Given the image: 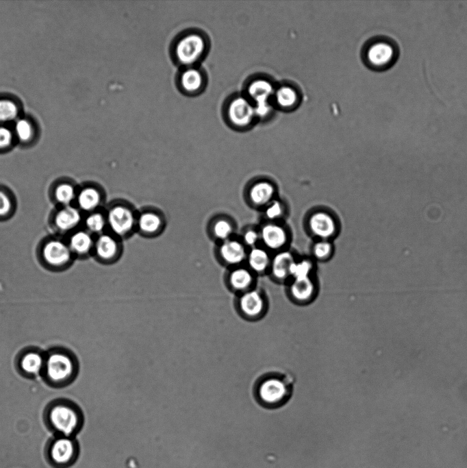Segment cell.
Returning <instances> with one entry per match:
<instances>
[{
    "instance_id": "6da1fadb",
    "label": "cell",
    "mask_w": 467,
    "mask_h": 468,
    "mask_svg": "<svg viewBox=\"0 0 467 468\" xmlns=\"http://www.w3.org/2000/svg\"><path fill=\"white\" fill-rule=\"evenodd\" d=\"M78 369L77 360L71 352L55 348L45 354L42 375L50 386L63 387L75 380Z\"/></svg>"
},
{
    "instance_id": "7a4b0ae2",
    "label": "cell",
    "mask_w": 467,
    "mask_h": 468,
    "mask_svg": "<svg viewBox=\"0 0 467 468\" xmlns=\"http://www.w3.org/2000/svg\"><path fill=\"white\" fill-rule=\"evenodd\" d=\"M47 417L50 426L65 436L75 432L82 423V414L78 406L65 399L51 402Z\"/></svg>"
},
{
    "instance_id": "3957f363",
    "label": "cell",
    "mask_w": 467,
    "mask_h": 468,
    "mask_svg": "<svg viewBox=\"0 0 467 468\" xmlns=\"http://www.w3.org/2000/svg\"><path fill=\"white\" fill-rule=\"evenodd\" d=\"M108 228L120 239L126 238L136 230L137 213L126 203L112 204L106 212Z\"/></svg>"
},
{
    "instance_id": "277c9868",
    "label": "cell",
    "mask_w": 467,
    "mask_h": 468,
    "mask_svg": "<svg viewBox=\"0 0 467 468\" xmlns=\"http://www.w3.org/2000/svg\"><path fill=\"white\" fill-rule=\"evenodd\" d=\"M206 48V40L201 34L188 33L177 41L175 58L181 64L190 66L202 58Z\"/></svg>"
},
{
    "instance_id": "5b68a950",
    "label": "cell",
    "mask_w": 467,
    "mask_h": 468,
    "mask_svg": "<svg viewBox=\"0 0 467 468\" xmlns=\"http://www.w3.org/2000/svg\"><path fill=\"white\" fill-rule=\"evenodd\" d=\"M260 242L268 251L283 250L288 242V232L284 226L277 222L268 221L259 230Z\"/></svg>"
},
{
    "instance_id": "8992f818",
    "label": "cell",
    "mask_w": 467,
    "mask_h": 468,
    "mask_svg": "<svg viewBox=\"0 0 467 468\" xmlns=\"http://www.w3.org/2000/svg\"><path fill=\"white\" fill-rule=\"evenodd\" d=\"M97 257L103 262H115L122 253L121 239L110 232L101 234L94 240V248Z\"/></svg>"
},
{
    "instance_id": "52a82bcc",
    "label": "cell",
    "mask_w": 467,
    "mask_h": 468,
    "mask_svg": "<svg viewBox=\"0 0 467 468\" xmlns=\"http://www.w3.org/2000/svg\"><path fill=\"white\" fill-rule=\"evenodd\" d=\"M236 308L244 317L257 319L264 312L266 302L259 291L251 288L240 294L236 301Z\"/></svg>"
},
{
    "instance_id": "ba28073f",
    "label": "cell",
    "mask_w": 467,
    "mask_h": 468,
    "mask_svg": "<svg viewBox=\"0 0 467 468\" xmlns=\"http://www.w3.org/2000/svg\"><path fill=\"white\" fill-rule=\"evenodd\" d=\"M307 225L312 234L318 240H329L334 236L338 225L334 217L324 210H318L311 214Z\"/></svg>"
},
{
    "instance_id": "9c48e42d",
    "label": "cell",
    "mask_w": 467,
    "mask_h": 468,
    "mask_svg": "<svg viewBox=\"0 0 467 468\" xmlns=\"http://www.w3.org/2000/svg\"><path fill=\"white\" fill-rule=\"evenodd\" d=\"M164 216L155 209H144L137 214L136 231L147 237L159 235L164 229Z\"/></svg>"
},
{
    "instance_id": "30bf717a",
    "label": "cell",
    "mask_w": 467,
    "mask_h": 468,
    "mask_svg": "<svg viewBox=\"0 0 467 468\" xmlns=\"http://www.w3.org/2000/svg\"><path fill=\"white\" fill-rule=\"evenodd\" d=\"M247 247L241 240L233 237L219 243L217 254L219 260L226 265L235 267L246 260Z\"/></svg>"
},
{
    "instance_id": "8fae6325",
    "label": "cell",
    "mask_w": 467,
    "mask_h": 468,
    "mask_svg": "<svg viewBox=\"0 0 467 468\" xmlns=\"http://www.w3.org/2000/svg\"><path fill=\"white\" fill-rule=\"evenodd\" d=\"M396 47L390 41L381 40L370 45L366 52L370 65L375 68H386L396 60Z\"/></svg>"
},
{
    "instance_id": "7c38bea8",
    "label": "cell",
    "mask_w": 467,
    "mask_h": 468,
    "mask_svg": "<svg viewBox=\"0 0 467 468\" xmlns=\"http://www.w3.org/2000/svg\"><path fill=\"white\" fill-rule=\"evenodd\" d=\"M227 116L231 125L239 127H246L255 116L254 106L244 97H235L227 106Z\"/></svg>"
},
{
    "instance_id": "4fadbf2b",
    "label": "cell",
    "mask_w": 467,
    "mask_h": 468,
    "mask_svg": "<svg viewBox=\"0 0 467 468\" xmlns=\"http://www.w3.org/2000/svg\"><path fill=\"white\" fill-rule=\"evenodd\" d=\"M287 394V385L278 378H266L258 386L259 398L266 404H277L285 399Z\"/></svg>"
},
{
    "instance_id": "5bb4252c",
    "label": "cell",
    "mask_w": 467,
    "mask_h": 468,
    "mask_svg": "<svg viewBox=\"0 0 467 468\" xmlns=\"http://www.w3.org/2000/svg\"><path fill=\"white\" fill-rule=\"evenodd\" d=\"M72 251L68 244L60 240H51L42 249L45 261L51 266L60 267L68 262Z\"/></svg>"
},
{
    "instance_id": "9a60e30c",
    "label": "cell",
    "mask_w": 467,
    "mask_h": 468,
    "mask_svg": "<svg viewBox=\"0 0 467 468\" xmlns=\"http://www.w3.org/2000/svg\"><path fill=\"white\" fill-rule=\"evenodd\" d=\"M45 354L38 349H28L22 353L18 360L20 372L26 377L33 378L42 374Z\"/></svg>"
},
{
    "instance_id": "2e32d148",
    "label": "cell",
    "mask_w": 467,
    "mask_h": 468,
    "mask_svg": "<svg viewBox=\"0 0 467 468\" xmlns=\"http://www.w3.org/2000/svg\"><path fill=\"white\" fill-rule=\"evenodd\" d=\"M253 282L254 273L247 267H233L227 275L228 287L239 294L253 288Z\"/></svg>"
},
{
    "instance_id": "e0dca14e",
    "label": "cell",
    "mask_w": 467,
    "mask_h": 468,
    "mask_svg": "<svg viewBox=\"0 0 467 468\" xmlns=\"http://www.w3.org/2000/svg\"><path fill=\"white\" fill-rule=\"evenodd\" d=\"M296 260L294 254L288 250L277 251L271 258L269 271L275 280L279 281L290 278V270Z\"/></svg>"
},
{
    "instance_id": "ac0fdd59",
    "label": "cell",
    "mask_w": 467,
    "mask_h": 468,
    "mask_svg": "<svg viewBox=\"0 0 467 468\" xmlns=\"http://www.w3.org/2000/svg\"><path fill=\"white\" fill-rule=\"evenodd\" d=\"M275 187L273 183L268 180H260L249 188L248 197L253 205L265 207L275 199Z\"/></svg>"
},
{
    "instance_id": "d6986e66",
    "label": "cell",
    "mask_w": 467,
    "mask_h": 468,
    "mask_svg": "<svg viewBox=\"0 0 467 468\" xmlns=\"http://www.w3.org/2000/svg\"><path fill=\"white\" fill-rule=\"evenodd\" d=\"M316 291V284L312 277L291 279L289 291L292 298L299 303L310 301Z\"/></svg>"
},
{
    "instance_id": "ffe728a7",
    "label": "cell",
    "mask_w": 467,
    "mask_h": 468,
    "mask_svg": "<svg viewBox=\"0 0 467 468\" xmlns=\"http://www.w3.org/2000/svg\"><path fill=\"white\" fill-rule=\"evenodd\" d=\"M75 453L73 441L68 436H62L55 439L49 450L51 460L57 464L64 465L69 463Z\"/></svg>"
},
{
    "instance_id": "44dd1931",
    "label": "cell",
    "mask_w": 467,
    "mask_h": 468,
    "mask_svg": "<svg viewBox=\"0 0 467 468\" xmlns=\"http://www.w3.org/2000/svg\"><path fill=\"white\" fill-rule=\"evenodd\" d=\"M271 256L264 247L256 246L247 252V267L255 274H262L270 269Z\"/></svg>"
},
{
    "instance_id": "7402d4cb",
    "label": "cell",
    "mask_w": 467,
    "mask_h": 468,
    "mask_svg": "<svg viewBox=\"0 0 467 468\" xmlns=\"http://www.w3.org/2000/svg\"><path fill=\"white\" fill-rule=\"evenodd\" d=\"M179 83L181 89L185 93L196 94L202 90L205 79L203 73L199 69L189 67L181 73Z\"/></svg>"
},
{
    "instance_id": "603a6c76",
    "label": "cell",
    "mask_w": 467,
    "mask_h": 468,
    "mask_svg": "<svg viewBox=\"0 0 467 468\" xmlns=\"http://www.w3.org/2000/svg\"><path fill=\"white\" fill-rule=\"evenodd\" d=\"M81 220L79 210L73 206H66L55 214V226L61 231H68L77 227Z\"/></svg>"
},
{
    "instance_id": "cb8c5ba5",
    "label": "cell",
    "mask_w": 467,
    "mask_h": 468,
    "mask_svg": "<svg viewBox=\"0 0 467 468\" xmlns=\"http://www.w3.org/2000/svg\"><path fill=\"white\" fill-rule=\"evenodd\" d=\"M234 225L231 220L225 217H217L209 225L210 236L219 243L233 237Z\"/></svg>"
},
{
    "instance_id": "d4e9b609",
    "label": "cell",
    "mask_w": 467,
    "mask_h": 468,
    "mask_svg": "<svg viewBox=\"0 0 467 468\" xmlns=\"http://www.w3.org/2000/svg\"><path fill=\"white\" fill-rule=\"evenodd\" d=\"M77 201L81 210L90 212L96 211L102 201V194L98 188L87 186L79 191Z\"/></svg>"
},
{
    "instance_id": "484cf974",
    "label": "cell",
    "mask_w": 467,
    "mask_h": 468,
    "mask_svg": "<svg viewBox=\"0 0 467 468\" xmlns=\"http://www.w3.org/2000/svg\"><path fill=\"white\" fill-rule=\"evenodd\" d=\"M94 240L87 230L75 232L70 238L68 246L72 252L79 255L89 253L94 248Z\"/></svg>"
},
{
    "instance_id": "4316f807",
    "label": "cell",
    "mask_w": 467,
    "mask_h": 468,
    "mask_svg": "<svg viewBox=\"0 0 467 468\" xmlns=\"http://www.w3.org/2000/svg\"><path fill=\"white\" fill-rule=\"evenodd\" d=\"M249 95L255 103L268 101L273 93L272 84L264 79H257L251 82L247 89Z\"/></svg>"
},
{
    "instance_id": "83f0119b",
    "label": "cell",
    "mask_w": 467,
    "mask_h": 468,
    "mask_svg": "<svg viewBox=\"0 0 467 468\" xmlns=\"http://www.w3.org/2000/svg\"><path fill=\"white\" fill-rule=\"evenodd\" d=\"M85 225L90 233L101 234L108 227L106 213L93 211L86 217Z\"/></svg>"
},
{
    "instance_id": "f1b7e54d",
    "label": "cell",
    "mask_w": 467,
    "mask_h": 468,
    "mask_svg": "<svg viewBox=\"0 0 467 468\" xmlns=\"http://www.w3.org/2000/svg\"><path fill=\"white\" fill-rule=\"evenodd\" d=\"M314 270L313 262L307 258L296 259L291 267L290 278H303L312 277Z\"/></svg>"
},
{
    "instance_id": "f546056e",
    "label": "cell",
    "mask_w": 467,
    "mask_h": 468,
    "mask_svg": "<svg viewBox=\"0 0 467 468\" xmlns=\"http://www.w3.org/2000/svg\"><path fill=\"white\" fill-rule=\"evenodd\" d=\"M275 99L281 107L289 108L296 103L297 95L293 88L289 86H281L275 93Z\"/></svg>"
},
{
    "instance_id": "4dcf8cb0",
    "label": "cell",
    "mask_w": 467,
    "mask_h": 468,
    "mask_svg": "<svg viewBox=\"0 0 467 468\" xmlns=\"http://www.w3.org/2000/svg\"><path fill=\"white\" fill-rule=\"evenodd\" d=\"M333 247L329 240H318L312 247V252L314 258L320 260L329 258L333 253Z\"/></svg>"
},
{
    "instance_id": "1f68e13d",
    "label": "cell",
    "mask_w": 467,
    "mask_h": 468,
    "mask_svg": "<svg viewBox=\"0 0 467 468\" xmlns=\"http://www.w3.org/2000/svg\"><path fill=\"white\" fill-rule=\"evenodd\" d=\"M18 108L12 100L0 99V122L12 121L17 117Z\"/></svg>"
},
{
    "instance_id": "d6a6232c",
    "label": "cell",
    "mask_w": 467,
    "mask_h": 468,
    "mask_svg": "<svg viewBox=\"0 0 467 468\" xmlns=\"http://www.w3.org/2000/svg\"><path fill=\"white\" fill-rule=\"evenodd\" d=\"M75 197V188L70 184H60L55 189V197L60 204L68 206V204L74 199Z\"/></svg>"
},
{
    "instance_id": "836d02e7",
    "label": "cell",
    "mask_w": 467,
    "mask_h": 468,
    "mask_svg": "<svg viewBox=\"0 0 467 468\" xmlns=\"http://www.w3.org/2000/svg\"><path fill=\"white\" fill-rule=\"evenodd\" d=\"M264 212L269 221L277 222L284 214V205L279 200L274 199L264 207Z\"/></svg>"
},
{
    "instance_id": "e575fe53",
    "label": "cell",
    "mask_w": 467,
    "mask_h": 468,
    "mask_svg": "<svg viewBox=\"0 0 467 468\" xmlns=\"http://www.w3.org/2000/svg\"><path fill=\"white\" fill-rule=\"evenodd\" d=\"M17 138L22 142H27L33 136V127L31 123L25 119H18L14 127Z\"/></svg>"
},
{
    "instance_id": "d590c367",
    "label": "cell",
    "mask_w": 467,
    "mask_h": 468,
    "mask_svg": "<svg viewBox=\"0 0 467 468\" xmlns=\"http://www.w3.org/2000/svg\"><path fill=\"white\" fill-rule=\"evenodd\" d=\"M241 241L246 247L251 248L256 247L260 242V232L255 229H248L243 233Z\"/></svg>"
},
{
    "instance_id": "8d00e7d4",
    "label": "cell",
    "mask_w": 467,
    "mask_h": 468,
    "mask_svg": "<svg viewBox=\"0 0 467 468\" xmlns=\"http://www.w3.org/2000/svg\"><path fill=\"white\" fill-rule=\"evenodd\" d=\"M12 141V132L5 127L0 126V149L8 147Z\"/></svg>"
},
{
    "instance_id": "74e56055",
    "label": "cell",
    "mask_w": 467,
    "mask_h": 468,
    "mask_svg": "<svg viewBox=\"0 0 467 468\" xmlns=\"http://www.w3.org/2000/svg\"><path fill=\"white\" fill-rule=\"evenodd\" d=\"M12 209V201L10 197L0 190V216L8 214Z\"/></svg>"
},
{
    "instance_id": "f35d334b",
    "label": "cell",
    "mask_w": 467,
    "mask_h": 468,
    "mask_svg": "<svg viewBox=\"0 0 467 468\" xmlns=\"http://www.w3.org/2000/svg\"><path fill=\"white\" fill-rule=\"evenodd\" d=\"M271 110L269 101L256 103L254 106L255 114L260 117H264L268 114Z\"/></svg>"
}]
</instances>
